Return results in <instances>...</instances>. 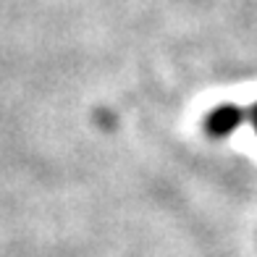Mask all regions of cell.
<instances>
[{"label":"cell","instance_id":"2","mask_svg":"<svg viewBox=\"0 0 257 257\" xmlns=\"http://www.w3.org/2000/svg\"><path fill=\"white\" fill-rule=\"evenodd\" d=\"M252 126H254V132H257V105H254V110H252Z\"/></svg>","mask_w":257,"mask_h":257},{"label":"cell","instance_id":"1","mask_svg":"<svg viewBox=\"0 0 257 257\" xmlns=\"http://www.w3.org/2000/svg\"><path fill=\"white\" fill-rule=\"evenodd\" d=\"M244 118H247V115H244V110L239 108V105L226 102V105H218L215 110L207 113L205 126L213 137H228L244 123Z\"/></svg>","mask_w":257,"mask_h":257}]
</instances>
